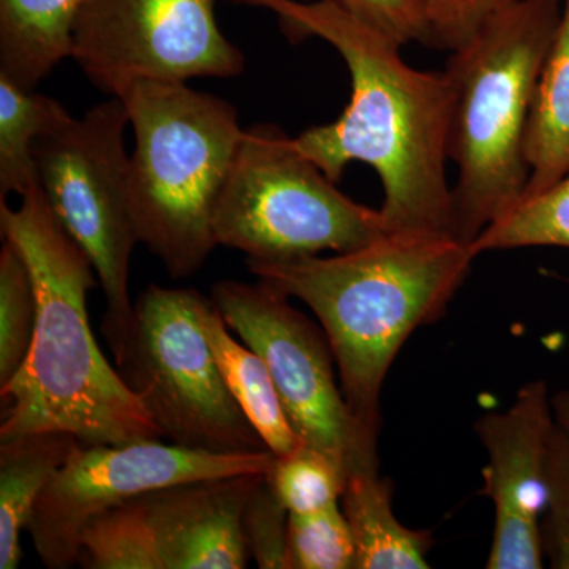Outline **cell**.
<instances>
[{
	"label": "cell",
	"mask_w": 569,
	"mask_h": 569,
	"mask_svg": "<svg viewBox=\"0 0 569 569\" xmlns=\"http://www.w3.org/2000/svg\"><path fill=\"white\" fill-rule=\"evenodd\" d=\"M247 2L272 11L290 39L328 41L350 71L346 111L293 138L296 149L336 183L350 163L372 167L383 186L387 234L458 238L447 178L452 91L445 70L408 66L400 44L331 0Z\"/></svg>",
	"instance_id": "6da1fadb"
},
{
	"label": "cell",
	"mask_w": 569,
	"mask_h": 569,
	"mask_svg": "<svg viewBox=\"0 0 569 569\" xmlns=\"http://www.w3.org/2000/svg\"><path fill=\"white\" fill-rule=\"evenodd\" d=\"M0 231L20 250L37 295L31 350L20 372L0 388V441L39 432L70 433L84 447L163 438L97 346L88 293L99 277L40 186L21 198L20 208L0 203Z\"/></svg>",
	"instance_id": "7a4b0ae2"
},
{
	"label": "cell",
	"mask_w": 569,
	"mask_h": 569,
	"mask_svg": "<svg viewBox=\"0 0 569 569\" xmlns=\"http://www.w3.org/2000/svg\"><path fill=\"white\" fill-rule=\"evenodd\" d=\"M479 254L458 238L385 234L336 257L247 260V268L312 310L351 415L378 440L389 367L419 326L447 312Z\"/></svg>",
	"instance_id": "3957f363"
},
{
	"label": "cell",
	"mask_w": 569,
	"mask_h": 569,
	"mask_svg": "<svg viewBox=\"0 0 569 569\" xmlns=\"http://www.w3.org/2000/svg\"><path fill=\"white\" fill-rule=\"evenodd\" d=\"M563 0H516L490 17L447 63L452 103L448 159L456 234L473 244L526 194L527 123Z\"/></svg>",
	"instance_id": "277c9868"
},
{
	"label": "cell",
	"mask_w": 569,
	"mask_h": 569,
	"mask_svg": "<svg viewBox=\"0 0 569 569\" xmlns=\"http://www.w3.org/2000/svg\"><path fill=\"white\" fill-rule=\"evenodd\" d=\"M121 100L134 134V230L168 274L186 279L217 247L213 211L246 130L233 104L187 82H138Z\"/></svg>",
	"instance_id": "5b68a950"
},
{
	"label": "cell",
	"mask_w": 569,
	"mask_h": 569,
	"mask_svg": "<svg viewBox=\"0 0 569 569\" xmlns=\"http://www.w3.org/2000/svg\"><path fill=\"white\" fill-rule=\"evenodd\" d=\"M212 227L217 246L257 261L351 252L387 234L380 209L340 192L272 123L246 130Z\"/></svg>",
	"instance_id": "8992f818"
},
{
	"label": "cell",
	"mask_w": 569,
	"mask_h": 569,
	"mask_svg": "<svg viewBox=\"0 0 569 569\" xmlns=\"http://www.w3.org/2000/svg\"><path fill=\"white\" fill-rule=\"evenodd\" d=\"M129 112L118 97L77 119L63 108L36 144L39 186L102 284L103 335L116 365L129 350L134 320L130 260L140 244L129 200Z\"/></svg>",
	"instance_id": "52a82bcc"
},
{
	"label": "cell",
	"mask_w": 569,
	"mask_h": 569,
	"mask_svg": "<svg viewBox=\"0 0 569 569\" xmlns=\"http://www.w3.org/2000/svg\"><path fill=\"white\" fill-rule=\"evenodd\" d=\"M198 298L186 288H146L119 372L171 443L219 455L264 451L217 366Z\"/></svg>",
	"instance_id": "ba28073f"
},
{
	"label": "cell",
	"mask_w": 569,
	"mask_h": 569,
	"mask_svg": "<svg viewBox=\"0 0 569 569\" xmlns=\"http://www.w3.org/2000/svg\"><path fill=\"white\" fill-rule=\"evenodd\" d=\"M271 283L222 280L212 301L228 328L269 367L288 421L309 447L342 460L348 473L378 467L377 438L351 415L336 380V359L323 328Z\"/></svg>",
	"instance_id": "9c48e42d"
},
{
	"label": "cell",
	"mask_w": 569,
	"mask_h": 569,
	"mask_svg": "<svg viewBox=\"0 0 569 569\" xmlns=\"http://www.w3.org/2000/svg\"><path fill=\"white\" fill-rule=\"evenodd\" d=\"M217 0H84L71 58L121 99L138 82L238 77L246 58L223 36Z\"/></svg>",
	"instance_id": "30bf717a"
},
{
	"label": "cell",
	"mask_w": 569,
	"mask_h": 569,
	"mask_svg": "<svg viewBox=\"0 0 569 569\" xmlns=\"http://www.w3.org/2000/svg\"><path fill=\"white\" fill-rule=\"evenodd\" d=\"M274 460L269 449L219 455L160 440L96 447L78 441L41 493L26 531L44 567L70 568L78 563L82 530L108 509L181 482L264 475Z\"/></svg>",
	"instance_id": "8fae6325"
},
{
	"label": "cell",
	"mask_w": 569,
	"mask_h": 569,
	"mask_svg": "<svg viewBox=\"0 0 569 569\" xmlns=\"http://www.w3.org/2000/svg\"><path fill=\"white\" fill-rule=\"evenodd\" d=\"M557 421L542 381L519 389L512 406L477 422L488 452L485 493L496 507L489 569L542 568L541 522L546 508V466Z\"/></svg>",
	"instance_id": "7c38bea8"
},
{
	"label": "cell",
	"mask_w": 569,
	"mask_h": 569,
	"mask_svg": "<svg viewBox=\"0 0 569 569\" xmlns=\"http://www.w3.org/2000/svg\"><path fill=\"white\" fill-rule=\"evenodd\" d=\"M260 477L261 473L200 479L137 497L156 533L163 568L249 567L242 511Z\"/></svg>",
	"instance_id": "4fadbf2b"
},
{
	"label": "cell",
	"mask_w": 569,
	"mask_h": 569,
	"mask_svg": "<svg viewBox=\"0 0 569 569\" xmlns=\"http://www.w3.org/2000/svg\"><path fill=\"white\" fill-rule=\"evenodd\" d=\"M197 312L224 383L263 438L266 448L282 458L301 447L305 441L288 421L264 359L252 348L236 342L211 298L200 293Z\"/></svg>",
	"instance_id": "5bb4252c"
},
{
	"label": "cell",
	"mask_w": 569,
	"mask_h": 569,
	"mask_svg": "<svg viewBox=\"0 0 569 569\" xmlns=\"http://www.w3.org/2000/svg\"><path fill=\"white\" fill-rule=\"evenodd\" d=\"M84 0H0V74L36 91L71 58Z\"/></svg>",
	"instance_id": "9a60e30c"
},
{
	"label": "cell",
	"mask_w": 569,
	"mask_h": 569,
	"mask_svg": "<svg viewBox=\"0 0 569 569\" xmlns=\"http://www.w3.org/2000/svg\"><path fill=\"white\" fill-rule=\"evenodd\" d=\"M342 511L356 545V569L429 568V531L407 529L392 511V488L378 467L350 471Z\"/></svg>",
	"instance_id": "2e32d148"
},
{
	"label": "cell",
	"mask_w": 569,
	"mask_h": 569,
	"mask_svg": "<svg viewBox=\"0 0 569 569\" xmlns=\"http://www.w3.org/2000/svg\"><path fill=\"white\" fill-rule=\"evenodd\" d=\"M70 433H28L0 441V569H17L21 531L37 501L77 447Z\"/></svg>",
	"instance_id": "e0dca14e"
},
{
	"label": "cell",
	"mask_w": 569,
	"mask_h": 569,
	"mask_svg": "<svg viewBox=\"0 0 569 569\" xmlns=\"http://www.w3.org/2000/svg\"><path fill=\"white\" fill-rule=\"evenodd\" d=\"M526 194L542 192L569 173V0L561 3L556 36L539 73L529 123Z\"/></svg>",
	"instance_id": "ac0fdd59"
},
{
	"label": "cell",
	"mask_w": 569,
	"mask_h": 569,
	"mask_svg": "<svg viewBox=\"0 0 569 569\" xmlns=\"http://www.w3.org/2000/svg\"><path fill=\"white\" fill-rule=\"evenodd\" d=\"M63 104L0 74V201L39 186L36 144Z\"/></svg>",
	"instance_id": "d6986e66"
},
{
	"label": "cell",
	"mask_w": 569,
	"mask_h": 569,
	"mask_svg": "<svg viewBox=\"0 0 569 569\" xmlns=\"http://www.w3.org/2000/svg\"><path fill=\"white\" fill-rule=\"evenodd\" d=\"M78 563L88 569H164L138 498L89 520L80 537Z\"/></svg>",
	"instance_id": "ffe728a7"
},
{
	"label": "cell",
	"mask_w": 569,
	"mask_h": 569,
	"mask_svg": "<svg viewBox=\"0 0 569 569\" xmlns=\"http://www.w3.org/2000/svg\"><path fill=\"white\" fill-rule=\"evenodd\" d=\"M473 244L479 253L522 247L569 249V173L542 192L523 197Z\"/></svg>",
	"instance_id": "44dd1931"
},
{
	"label": "cell",
	"mask_w": 569,
	"mask_h": 569,
	"mask_svg": "<svg viewBox=\"0 0 569 569\" xmlns=\"http://www.w3.org/2000/svg\"><path fill=\"white\" fill-rule=\"evenodd\" d=\"M37 325V295L24 258L10 241L0 249V388L20 372Z\"/></svg>",
	"instance_id": "7402d4cb"
},
{
	"label": "cell",
	"mask_w": 569,
	"mask_h": 569,
	"mask_svg": "<svg viewBox=\"0 0 569 569\" xmlns=\"http://www.w3.org/2000/svg\"><path fill=\"white\" fill-rule=\"evenodd\" d=\"M266 477L290 515H310L339 503L348 470L336 456L302 443L276 458Z\"/></svg>",
	"instance_id": "603a6c76"
},
{
	"label": "cell",
	"mask_w": 569,
	"mask_h": 569,
	"mask_svg": "<svg viewBox=\"0 0 569 569\" xmlns=\"http://www.w3.org/2000/svg\"><path fill=\"white\" fill-rule=\"evenodd\" d=\"M287 569H356V545L339 503L290 515Z\"/></svg>",
	"instance_id": "cb8c5ba5"
},
{
	"label": "cell",
	"mask_w": 569,
	"mask_h": 569,
	"mask_svg": "<svg viewBox=\"0 0 569 569\" xmlns=\"http://www.w3.org/2000/svg\"><path fill=\"white\" fill-rule=\"evenodd\" d=\"M290 512L266 475L257 479L242 511V535L250 559L261 569H287Z\"/></svg>",
	"instance_id": "d4e9b609"
},
{
	"label": "cell",
	"mask_w": 569,
	"mask_h": 569,
	"mask_svg": "<svg viewBox=\"0 0 569 569\" xmlns=\"http://www.w3.org/2000/svg\"><path fill=\"white\" fill-rule=\"evenodd\" d=\"M546 518L542 550L550 567L569 569V432L557 422L546 466Z\"/></svg>",
	"instance_id": "484cf974"
},
{
	"label": "cell",
	"mask_w": 569,
	"mask_h": 569,
	"mask_svg": "<svg viewBox=\"0 0 569 569\" xmlns=\"http://www.w3.org/2000/svg\"><path fill=\"white\" fill-rule=\"evenodd\" d=\"M356 20L395 40L433 47L432 22L427 0H331Z\"/></svg>",
	"instance_id": "4316f807"
},
{
	"label": "cell",
	"mask_w": 569,
	"mask_h": 569,
	"mask_svg": "<svg viewBox=\"0 0 569 569\" xmlns=\"http://www.w3.org/2000/svg\"><path fill=\"white\" fill-rule=\"evenodd\" d=\"M516 0H427L433 48L458 50L490 17Z\"/></svg>",
	"instance_id": "83f0119b"
},
{
	"label": "cell",
	"mask_w": 569,
	"mask_h": 569,
	"mask_svg": "<svg viewBox=\"0 0 569 569\" xmlns=\"http://www.w3.org/2000/svg\"><path fill=\"white\" fill-rule=\"evenodd\" d=\"M552 408L556 421L569 432V391H560L553 396Z\"/></svg>",
	"instance_id": "f1b7e54d"
}]
</instances>
